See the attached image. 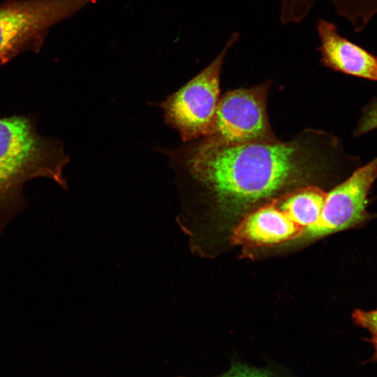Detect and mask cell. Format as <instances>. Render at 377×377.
Masks as SVG:
<instances>
[{"mask_svg":"<svg viewBox=\"0 0 377 377\" xmlns=\"http://www.w3.org/2000/svg\"><path fill=\"white\" fill-rule=\"evenodd\" d=\"M157 150L168 156L179 193L200 191L233 214L311 185L328 168L315 145L303 139L223 145L202 138Z\"/></svg>","mask_w":377,"mask_h":377,"instance_id":"1","label":"cell"},{"mask_svg":"<svg viewBox=\"0 0 377 377\" xmlns=\"http://www.w3.org/2000/svg\"><path fill=\"white\" fill-rule=\"evenodd\" d=\"M69 161L61 141L40 135L31 118H0V189L6 204L17 203L23 185L45 177L64 188V169Z\"/></svg>","mask_w":377,"mask_h":377,"instance_id":"2","label":"cell"},{"mask_svg":"<svg viewBox=\"0 0 377 377\" xmlns=\"http://www.w3.org/2000/svg\"><path fill=\"white\" fill-rule=\"evenodd\" d=\"M239 37V33L232 34L208 66L160 103L165 123L179 132L184 143L210 133L219 101L222 66L227 52Z\"/></svg>","mask_w":377,"mask_h":377,"instance_id":"3","label":"cell"},{"mask_svg":"<svg viewBox=\"0 0 377 377\" xmlns=\"http://www.w3.org/2000/svg\"><path fill=\"white\" fill-rule=\"evenodd\" d=\"M93 0H5L0 3V66L29 50L38 51L49 29Z\"/></svg>","mask_w":377,"mask_h":377,"instance_id":"4","label":"cell"},{"mask_svg":"<svg viewBox=\"0 0 377 377\" xmlns=\"http://www.w3.org/2000/svg\"><path fill=\"white\" fill-rule=\"evenodd\" d=\"M269 84L227 92L219 98L212 129L204 138L223 145L276 139L266 110Z\"/></svg>","mask_w":377,"mask_h":377,"instance_id":"5","label":"cell"},{"mask_svg":"<svg viewBox=\"0 0 377 377\" xmlns=\"http://www.w3.org/2000/svg\"><path fill=\"white\" fill-rule=\"evenodd\" d=\"M376 179L377 156L327 193L319 220L300 235L320 237L364 222L369 217L368 195Z\"/></svg>","mask_w":377,"mask_h":377,"instance_id":"6","label":"cell"},{"mask_svg":"<svg viewBox=\"0 0 377 377\" xmlns=\"http://www.w3.org/2000/svg\"><path fill=\"white\" fill-rule=\"evenodd\" d=\"M317 50L323 66L334 71L377 81V55L339 34L336 24L318 17Z\"/></svg>","mask_w":377,"mask_h":377,"instance_id":"7","label":"cell"},{"mask_svg":"<svg viewBox=\"0 0 377 377\" xmlns=\"http://www.w3.org/2000/svg\"><path fill=\"white\" fill-rule=\"evenodd\" d=\"M302 230L279 208L275 198L246 214L231 240L236 244L270 245L292 239Z\"/></svg>","mask_w":377,"mask_h":377,"instance_id":"8","label":"cell"},{"mask_svg":"<svg viewBox=\"0 0 377 377\" xmlns=\"http://www.w3.org/2000/svg\"><path fill=\"white\" fill-rule=\"evenodd\" d=\"M317 0H279L282 24H298L309 13ZM336 13L347 20L355 32L362 31L377 14V0H327Z\"/></svg>","mask_w":377,"mask_h":377,"instance_id":"9","label":"cell"},{"mask_svg":"<svg viewBox=\"0 0 377 377\" xmlns=\"http://www.w3.org/2000/svg\"><path fill=\"white\" fill-rule=\"evenodd\" d=\"M326 195L320 187L306 185L276 198V202L279 208L304 230L319 220Z\"/></svg>","mask_w":377,"mask_h":377,"instance_id":"10","label":"cell"},{"mask_svg":"<svg viewBox=\"0 0 377 377\" xmlns=\"http://www.w3.org/2000/svg\"><path fill=\"white\" fill-rule=\"evenodd\" d=\"M216 377H298L290 371L274 363L258 367L233 357L230 368Z\"/></svg>","mask_w":377,"mask_h":377,"instance_id":"11","label":"cell"},{"mask_svg":"<svg viewBox=\"0 0 377 377\" xmlns=\"http://www.w3.org/2000/svg\"><path fill=\"white\" fill-rule=\"evenodd\" d=\"M355 324L367 330L373 335L377 334V309L365 311L356 309L352 313Z\"/></svg>","mask_w":377,"mask_h":377,"instance_id":"12","label":"cell"},{"mask_svg":"<svg viewBox=\"0 0 377 377\" xmlns=\"http://www.w3.org/2000/svg\"><path fill=\"white\" fill-rule=\"evenodd\" d=\"M370 341L372 343L374 349V353L372 357V360L376 362L377 361V334L373 335V337L370 339Z\"/></svg>","mask_w":377,"mask_h":377,"instance_id":"13","label":"cell"},{"mask_svg":"<svg viewBox=\"0 0 377 377\" xmlns=\"http://www.w3.org/2000/svg\"><path fill=\"white\" fill-rule=\"evenodd\" d=\"M5 199H4V195L2 191L0 189V207H2L4 205Z\"/></svg>","mask_w":377,"mask_h":377,"instance_id":"14","label":"cell"}]
</instances>
